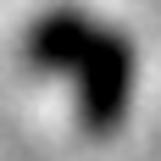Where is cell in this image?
I'll return each instance as SVG.
<instances>
[{"label":"cell","instance_id":"obj_1","mask_svg":"<svg viewBox=\"0 0 161 161\" xmlns=\"http://www.w3.org/2000/svg\"><path fill=\"white\" fill-rule=\"evenodd\" d=\"M39 61L45 67H72L83 78V122L89 128H111L122 106H128V83H133V61H128V45L117 39L111 28H95L83 17H50L45 33H39Z\"/></svg>","mask_w":161,"mask_h":161}]
</instances>
